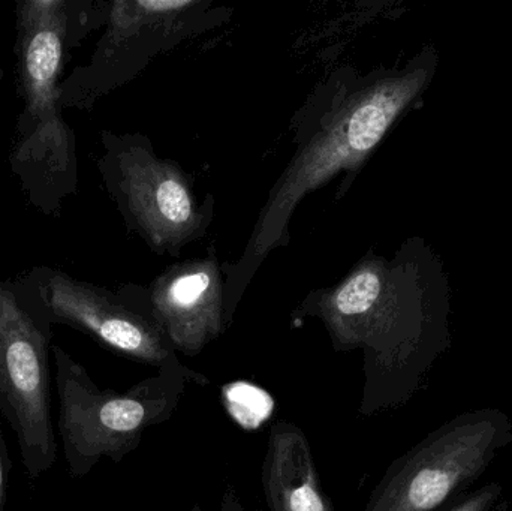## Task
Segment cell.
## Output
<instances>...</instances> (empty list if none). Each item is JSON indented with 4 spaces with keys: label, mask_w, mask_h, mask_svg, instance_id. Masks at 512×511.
<instances>
[{
    "label": "cell",
    "mask_w": 512,
    "mask_h": 511,
    "mask_svg": "<svg viewBox=\"0 0 512 511\" xmlns=\"http://www.w3.org/2000/svg\"><path fill=\"white\" fill-rule=\"evenodd\" d=\"M448 279L423 239L393 261L369 255L336 287L310 294L298 317L318 318L336 353H363L361 416L402 404L444 338Z\"/></svg>",
    "instance_id": "6da1fadb"
},
{
    "label": "cell",
    "mask_w": 512,
    "mask_h": 511,
    "mask_svg": "<svg viewBox=\"0 0 512 511\" xmlns=\"http://www.w3.org/2000/svg\"><path fill=\"white\" fill-rule=\"evenodd\" d=\"M438 63V51L426 45L403 68L372 72L340 90L336 104L319 120L315 131L306 134L291 164L271 189L242 260L228 273V324L262 261L288 240L289 219L301 198L340 171L360 170L394 123L421 101Z\"/></svg>",
    "instance_id": "7a4b0ae2"
},
{
    "label": "cell",
    "mask_w": 512,
    "mask_h": 511,
    "mask_svg": "<svg viewBox=\"0 0 512 511\" xmlns=\"http://www.w3.org/2000/svg\"><path fill=\"white\" fill-rule=\"evenodd\" d=\"M110 3L17 0L15 71L23 110L9 164L30 206L50 218L78 189L77 141L63 119L60 75L72 51L108 20Z\"/></svg>",
    "instance_id": "3957f363"
},
{
    "label": "cell",
    "mask_w": 512,
    "mask_h": 511,
    "mask_svg": "<svg viewBox=\"0 0 512 511\" xmlns=\"http://www.w3.org/2000/svg\"><path fill=\"white\" fill-rule=\"evenodd\" d=\"M51 356L59 396L57 428L72 479L89 476L104 458L120 464L138 449L150 428L174 416L186 384H210L206 375L179 362L117 392L101 389L87 369L59 345L51 347Z\"/></svg>",
    "instance_id": "277c9868"
},
{
    "label": "cell",
    "mask_w": 512,
    "mask_h": 511,
    "mask_svg": "<svg viewBox=\"0 0 512 511\" xmlns=\"http://www.w3.org/2000/svg\"><path fill=\"white\" fill-rule=\"evenodd\" d=\"M12 282L21 302L51 326L72 327L119 356L158 369L180 362L140 287L111 291L50 266L32 267Z\"/></svg>",
    "instance_id": "5b68a950"
},
{
    "label": "cell",
    "mask_w": 512,
    "mask_h": 511,
    "mask_svg": "<svg viewBox=\"0 0 512 511\" xmlns=\"http://www.w3.org/2000/svg\"><path fill=\"white\" fill-rule=\"evenodd\" d=\"M51 342L53 326L21 302L14 282L0 278V414L17 437L30 480L57 461Z\"/></svg>",
    "instance_id": "8992f818"
},
{
    "label": "cell",
    "mask_w": 512,
    "mask_h": 511,
    "mask_svg": "<svg viewBox=\"0 0 512 511\" xmlns=\"http://www.w3.org/2000/svg\"><path fill=\"white\" fill-rule=\"evenodd\" d=\"M98 168L129 230L158 254H179L206 231L209 215L198 209L185 173L153 152L140 134H101Z\"/></svg>",
    "instance_id": "52a82bcc"
},
{
    "label": "cell",
    "mask_w": 512,
    "mask_h": 511,
    "mask_svg": "<svg viewBox=\"0 0 512 511\" xmlns=\"http://www.w3.org/2000/svg\"><path fill=\"white\" fill-rule=\"evenodd\" d=\"M502 443V423L486 416L445 426L397 459L364 511H433L480 476Z\"/></svg>",
    "instance_id": "ba28073f"
},
{
    "label": "cell",
    "mask_w": 512,
    "mask_h": 511,
    "mask_svg": "<svg viewBox=\"0 0 512 511\" xmlns=\"http://www.w3.org/2000/svg\"><path fill=\"white\" fill-rule=\"evenodd\" d=\"M141 294L177 353L197 356L228 327L224 279L212 258L170 267Z\"/></svg>",
    "instance_id": "9c48e42d"
},
{
    "label": "cell",
    "mask_w": 512,
    "mask_h": 511,
    "mask_svg": "<svg viewBox=\"0 0 512 511\" xmlns=\"http://www.w3.org/2000/svg\"><path fill=\"white\" fill-rule=\"evenodd\" d=\"M261 480L270 511H333L309 440L294 423L279 420L271 425Z\"/></svg>",
    "instance_id": "30bf717a"
},
{
    "label": "cell",
    "mask_w": 512,
    "mask_h": 511,
    "mask_svg": "<svg viewBox=\"0 0 512 511\" xmlns=\"http://www.w3.org/2000/svg\"><path fill=\"white\" fill-rule=\"evenodd\" d=\"M498 494V486H487L483 491L472 495L468 500L463 501V503H460L459 506L454 507V509L450 511H487L489 507L495 503Z\"/></svg>",
    "instance_id": "8fae6325"
},
{
    "label": "cell",
    "mask_w": 512,
    "mask_h": 511,
    "mask_svg": "<svg viewBox=\"0 0 512 511\" xmlns=\"http://www.w3.org/2000/svg\"><path fill=\"white\" fill-rule=\"evenodd\" d=\"M11 473V456H9L8 444H6L5 435H3L2 426H0V511L5 510Z\"/></svg>",
    "instance_id": "7c38bea8"
},
{
    "label": "cell",
    "mask_w": 512,
    "mask_h": 511,
    "mask_svg": "<svg viewBox=\"0 0 512 511\" xmlns=\"http://www.w3.org/2000/svg\"><path fill=\"white\" fill-rule=\"evenodd\" d=\"M221 511H246L242 501H240L236 488H233L231 485H228V488L225 489L224 497H222L221 501Z\"/></svg>",
    "instance_id": "4fadbf2b"
},
{
    "label": "cell",
    "mask_w": 512,
    "mask_h": 511,
    "mask_svg": "<svg viewBox=\"0 0 512 511\" xmlns=\"http://www.w3.org/2000/svg\"><path fill=\"white\" fill-rule=\"evenodd\" d=\"M3 77H5V71H3V69H0V83H2Z\"/></svg>",
    "instance_id": "5bb4252c"
},
{
    "label": "cell",
    "mask_w": 512,
    "mask_h": 511,
    "mask_svg": "<svg viewBox=\"0 0 512 511\" xmlns=\"http://www.w3.org/2000/svg\"><path fill=\"white\" fill-rule=\"evenodd\" d=\"M153 511H159V510H153Z\"/></svg>",
    "instance_id": "9a60e30c"
}]
</instances>
